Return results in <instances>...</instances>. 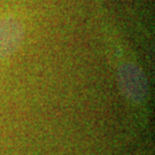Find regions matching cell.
I'll return each instance as SVG.
<instances>
[{"label": "cell", "instance_id": "obj_1", "mask_svg": "<svg viewBox=\"0 0 155 155\" xmlns=\"http://www.w3.org/2000/svg\"><path fill=\"white\" fill-rule=\"evenodd\" d=\"M117 84L123 95L134 104H143L148 95V81L143 69L125 62L117 69Z\"/></svg>", "mask_w": 155, "mask_h": 155}, {"label": "cell", "instance_id": "obj_2", "mask_svg": "<svg viewBox=\"0 0 155 155\" xmlns=\"http://www.w3.org/2000/svg\"><path fill=\"white\" fill-rule=\"evenodd\" d=\"M24 27L15 17L0 18V59L12 55L22 44Z\"/></svg>", "mask_w": 155, "mask_h": 155}]
</instances>
